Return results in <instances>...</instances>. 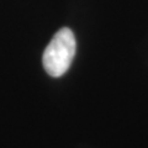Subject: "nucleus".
I'll return each instance as SVG.
<instances>
[{
	"mask_svg": "<svg viewBox=\"0 0 148 148\" xmlns=\"http://www.w3.org/2000/svg\"><path fill=\"white\" fill-rule=\"evenodd\" d=\"M75 47V37L72 30L68 27L58 30L43 52L45 71L54 78L63 75L72 64Z\"/></svg>",
	"mask_w": 148,
	"mask_h": 148,
	"instance_id": "f257e3e1",
	"label": "nucleus"
}]
</instances>
